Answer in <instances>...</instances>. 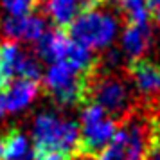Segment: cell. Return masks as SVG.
I'll list each match as a JSON object with an SVG mask.
<instances>
[{
	"mask_svg": "<svg viewBox=\"0 0 160 160\" xmlns=\"http://www.w3.org/2000/svg\"><path fill=\"white\" fill-rule=\"evenodd\" d=\"M88 97L90 102L102 108L115 121L128 119L135 106V95L131 85L121 76L112 72L90 78L87 99Z\"/></svg>",
	"mask_w": 160,
	"mask_h": 160,
	"instance_id": "3",
	"label": "cell"
},
{
	"mask_svg": "<svg viewBox=\"0 0 160 160\" xmlns=\"http://www.w3.org/2000/svg\"><path fill=\"white\" fill-rule=\"evenodd\" d=\"M72 47H74V42L61 29L45 31V34L36 42V52L40 59H43L51 65L65 61L68 58L70 51H72Z\"/></svg>",
	"mask_w": 160,
	"mask_h": 160,
	"instance_id": "11",
	"label": "cell"
},
{
	"mask_svg": "<svg viewBox=\"0 0 160 160\" xmlns=\"http://www.w3.org/2000/svg\"><path fill=\"white\" fill-rule=\"evenodd\" d=\"M94 76V74H92ZM90 74L78 70L67 61L52 63L43 74V85L54 102L59 106H76L87 101Z\"/></svg>",
	"mask_w": 160,
	"mask_h": 160,
	"instance_id": "5",
	"label": "cell"
},
{
	"mask_svg": "<svg viewBox=\"0 0 160 160\" xmlns=\"http://www.w3.org/2000/svg\"><path fill=\"white\" fill-rule=\"evenodd\" d=\"M4 115H6V108H4V102H2V97H0V121H2Z\"/></svg>",
	"mask_w": 160,
	"mask_h": 160,
	"instance_id": "20",
	"label": "cell"
},
{
	"mask_svg": "<svg viewBox=\"0 0 160 160\" xmlns=\"http://www.w3.org/2000/svg\"><path fill=\"white\" fill-rule=\"evenodd\" d=\"M38 92H40L38 81L15 79L6 85V90L0 97H2L6 112L18 113V112H23L25 108H29L34 102V99L38 97Z\"/></svg>",
	"mask_w": 160,
	"mask_h": 160,
	"instance_id": "10",
	"label": "cell"
},
{
	"mask_svg": "<svg viewBox=\"0 0 160 160\" xmlns=\"http://www.w3.org/2000/svg\"><path fill=\"white\" fill-rule=\"evenodd\" d=\"M68 27V36L74 43L88 51H104L119 34V16L113 9L99 6L97 2L85 9Z\"/></svg>",
	"mask_w": 160,
	"mask_h": 160,
	"instance_id": "2",
	"label": "cell"
},
{
	"mask_svg": "<svg viewBox=\"0 0 160 160\" xmlns=\"http://www.w3.org/2000/svg\"><path fill=\"white\" fill-rule=\"evenodd\" d=\"M6 85H8V83H6V81L2 79V76H0V88H4V87H6Z\"/></svg>",
	"mask_w": 160,
	"mask_h": 160,
	"instance_id": "21",
	"label": "cell"
},
{
	"mask_svg": "<svg viewBox=\"0 0 160 160\" xmlns=\"http://www.w3.org/2000/svg\"><path fill=\"white\" fill-rule=\"evenodd\" d=\"M0 76L6 83L15 79L38 81L42 78V67L32 54L25 52L15 42L0 45Z\"/></svg>",
	"mask_w": 160,
	"mask_h": 160,
	"instance_id": "7",
	"label": "cell"
},
{
	"mask_svg": "<svg viewBox=\"0 0 160 160\" xmlns=\"http://www.w3.org/2000/svg\"><path fill=\"white\" fill-rule=\"evenodd\" d=\"M148 142L149 121L131 113L117 128L112 142L90 160H144Z\"/></svg>",
	"mask_w": 160,
	"mask_h": 160,
	"instance_id": "4",
	"label": "cell"
},
{
	"mask_svg": "<svg viewBox=\"0 0 160 160\" xmlns=\"http://www.w3.org/2000/svg\"><path fill=\"white\" fill-rule=\"evenodd\" d=\"M79 122V155L83 153L88 160L99 155L112 142L119 128L115 119L94 102H87L83 106Z\"/></svg>",
	"mask_w": 160,
	"mask_h": 160,
	"instance_id": "6",
	"label": "cell"
},
{
	"mask_svg": "<svg viewBox=\"0 0 160 160\" xmlns=\"http://www.w3.org/2000/svg\"><path fill=\"white\" fill-rule=\"evenodd\" d=\"M0 2L8 16H25L32 15V11L38 8L42 0H0Z\"/></svg>",
	"mask_w": 160,
	"mask_h": 160,
	"instance_id": "16",
	"label": "cell"
},
{
	"mask_svg": "<svg viewBox=\"0 0 160 160\" xmlns=\"http://www.w3.org/2000/svg\"><path fill=\"white\" fill-rule=\"evenodd\" d=\"M117 4L126 15L128 23H149L153 0H117Z\"/></svg>",
	"mask_w": 160,
	"mask_h": 160,
	"instance_id": "15",
	"label": "cell"
},
{
	"mask_svg": "<svg viewBox=\"0 0 160 160\" xmlns=\"http://www.w3.org/2000/svg\"><path fill=\"white\" fill-rule=\"evenodd\" d=\"M130 78L133 88L144 97H157L160 95V65L149 59L133 61L130 67Z\"/></svg>",
	"mask_w": 160,
	"mask_h": 160,
	"instance_id": "12",
	"label": "cell"
},
{
	"mask_svg": "<svg viewBox=\"0 0 160 160\" xmlns=\"http://www.w3.org/2000/svg\"><path fill=\"white\" fill-rule=\"evenodd\" d=\"M151 16L155 18V22H157V25H158V29H160V0H153V4H151Z\"/></svg>",
	"mask_w": 160,
	"mask_h": 160,
	"instance_id": "18",
	"label": "cell"
},
{
	"mask_svg": "<svg viewBox=\"0 0 160 160\" xmlns=\"http://www.w3.org/2000/svg\"><path fill=\"white\" fill-rule=\"evenodd\" d=\"M144 160H160V119L149 121V142Z\"/></svg>",
	"mask_w": 160,
	"mask_h": 160,
	"instance_id": "17",
	"label": "cell"
},
{
	"mask_svg": "<svg viewBox=\"0 0 160 160\" xmlns=\"http://www.w3.org/2000/svg\"><path fill=\"white\" fill-rule=\"evenodd\" d=\"M31 137L34 153L61 155L68 158H78L79 155V124L59 113H38L32 121Z\"/></svg>",
	"mask_w": 160,
	"mask_h": 160,
	"instance_id": "1",
	"label": "cell"
},
{
	"mask_svg": "<svg viewBox=\"0 0 160 160\" xmlns=\"http://www.w3.org/2000/svg\"><path fill=\"white\" fill-rule=\"evenodd\" d=\"M153 43V34L149 23H128L124 27L122 34H121V49L122 54L128 59L138 61L144 59L146 52L149 51V47Z\"/></svg>",
	"mask_w": 160,
	"mask_h": 160,
	"instance_id": "9",
	"label": "cell"
},
{
	"mask_svg": "<svg viewBox=\"0 0 160 160\" xmlns=\"http://www.w3.org/2000/svg\"><path fill=\"white\" fill-rule=\"evenodd\" d=\"M47 25L45 18L40 15H25V16H8L2 23V32L9 42H34L45 34Z\"/></svg>",
	"mask_w": 160,
	"mask_h": 160,
	"instance_id": "8",
	"label": "cell"
},
{
	"mask_svg": "<svg viewBox=\"0 0 160 160\" xmlns=\"http://www.w3.org/2000/svg\"><path fill=\"white\" fill-rule=\"evenodd\" d=\"M45 13L58 27H65L78 18V16L94 6V0H45Z\"/></svg>",
	"mask_w": 160,
	"mask_h": 160,
	"instance_id": "13",
	"label": "cell"
},
{
	"mask_svg": "<svg viewBox=\"0 0 160 160\" xmlns=\"http://www.w3.org/2000/svg\"><path fill=\"white\" fill-rule=\"evenodd\" d=\"M4 137H6L4 160H34V151H32L31 140L22 130L13 128Z\"/></svg>",
	"mask_w": 160,
	"mask_h": 160,
	"instance_id": "14",
	"label": "cell"
},
{
	"mask_svg": "<svg viewBox=\"0 0 160 160\" xmlns=\"http://www.w3.org/2000/svg\"><path fill=\"white\" fill-rule=\"evenodd\" d=\"M4 153H6V137L0 135V160H4Z\"/></svg>",
	"mask_w": 160,
	"mask_h": 160,
	"instance_id": "19",
	"label": "cell"
}]
</instances>
